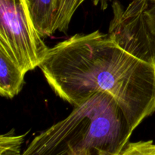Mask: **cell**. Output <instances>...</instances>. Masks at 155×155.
<instances>
[{"mask_svg": "<svg viewBox=\"0 0 155 155\" xmlns=\"http://www.w3.org/2000/svg\"><path fill=\"white\" fill-rule=\"evenodd\" d=\"M39 68L54 93L74 107L96 92L112 95L133 131L155 111V64L129 54L98 30L49 48Z\"/></svg>", "mask_w": 155, "mask_h": 155, "instance_id": "1", "label": "cell"}, {"mask_svg": "<svg viewBox=\"0 0 155 155\" xmlns=\"http://www.w3.org/2000/svg\"><path fill=\"white\" fill-rule=\"evenodd\" d=\"M133 133L114 97L98 92L36 136L21 155H119Z\"/></svg>", "mask_w": 155, "mask_h": 155, "instance_id": "2", "label": "cell"}, {"mask_svg": "<svg viewBox=\"0 0 155 155\" xmlns=\"http://www.w3.org/2000/svg\"><path fill=\"white\" fill-rule=\"evenodd\" d=\"M0 48L27 74L48 51L30 17L27 0H0Z\"/></svg>", "mask_w": 155, "mask_h": 155, "instance_id": "3", "label": "cell"}, {"mask_svg": "<svg viewBox=\"0 0 155 155\" xmlns=\"http://www.w3.org/2000/svg\"><path fill=\"white\" fill-rule=\"evenodd\" d=\"M150 0H133L126 8L118 1L112 4L113 18L109 37L134 57L155 64V35L148 24L146 11Z\"/></svg>", "mask_w": 155, "mask_h": 155, "instance_id": "4", "label": "cell"}, {"mask_svg": "<svg viewBox=\"0 0 155 155\" xmlns=\"http://www.w3.org/2000/svg\"><path fill=\"white\" fill-rule=\"evenodd\" d=\"M25 74L10 56L0 48V95L7 98L18 95L24 86Z\"/></svg>", "mask_w": 155, "mask_h": 155, "instance_id": "5", "label": "cell"}, {"mask_svg": "<svg viewBox=\"0 0 155 155\" xmlns=\"http://www.w3.org/2000/svg\"><path fill=\"white\" fill-rule=\"evenodd\" d=\"M56 2L57 0H27L32 21L42 37L51 36L57 31Z\"/></svg>", "mask_w": 155, "mask_h": 155, "instance_id": "6", "label": "cell"}, {"mask_svg": "<svg viewBox=\"0 0 155 155\" xmlns=\"http://www.w3.org/2000/svg\"><path fill=\"white\" fill-rule=\"evenodd\" d=\"M85 0H57L56 2V30L66 32L74 13Z\"/></svg>", "mask_w": 155, "mask_h": 155, "instance_id": "7", "label": "cell"}, {"mask_svg": "<svg viewBox=\"0 0 155 155\" xmlns=\"http://www.w3.org/2000/svg\"><path fill=\"white\" fill-rule=\"evenodd\" d=\"M27 134L16 136L12 130L2 135L0 137V155H21V145Z\"/></svg>", "mask_w": 155, "mask_h": 155, "instance_id": "8", "label": "cell"}, {"mask_svg": "<svg viewBox=\"0 0 155 155\" xmlns=\"http://www.w3.org/2000/svg\"><path fill=\"white\" fill-rule=\"evenodd\" d=\"M119 155H155V143L152 140L129 142Z\"/></svg>", "mask_w": 155, "mask_h": 155, "instance_id": "9", "label": "cell"}, {"mask_svg": "<svg viewBox=\"0 0 155 155\" xmlns=\"http://www.w3.org/2000/svg\"><path fill=\"white\" fill-rule=\"evenodd\" d=\"M146 18L150 29L155 35V1L154 0H150L149 6L146 11Z\"/></svg>", "mask_w": 155, "mask_h": 155, "instance_id": "10", "label": "cell"}, {"mask_svg": "<svg viewBox=\"0 0 155 155\" xmlns=\"http://www.w3.org/2000/svg\"><path fill=\"white\" fill-rule=\"evenodd\" d=\"M93 1H94V3H95V5H97L98 2H103L106 1V0H93Z\"/></svg>", "mask_w": 155, "mask_h": 155, "instance_id": "11", "label": "cell"}, {"mask_svg": "<svg viewBox=\"0 0 155 155\" xmlns=\"http://www.w3.org/2000/svg\"><path fill=\"white\" fill-rule=\"evenodd\" d=\"M154 1H155V0H154Z\"/></svg>", "mask_w": 155, "mask_h": 155, "instance_id": "12", "label": "cell"}]
</instances>
